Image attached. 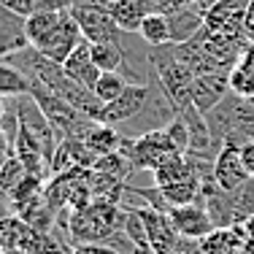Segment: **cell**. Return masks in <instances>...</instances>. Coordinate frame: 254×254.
Here are the masks:
<instances>
[{
  "instance_id": "cell-1",
  "label": "cell",
  "mask_w": 254,
  "mask_h": 254,
  "mask_svg": "<svg viewBox=\"0 0 254 254\" xmlns=\"http://www.w3.org/2000/svg\"><path fill=\"white\" fill-rule=\"evenodd\" d=\"M125 222V208L119 203L95 197L87 208L68 211L65 233L70 235L73 246L81 244H108L114 235L122 230Z\"/></svg>"
},
{
  "instance_id": "cell-2",
  "label": "cell",
  "mask_w": 254,
  "mask_h": 254,
  "mask_svg": "<svg viewBox=\"0 0 254 254\" xmlns=\"http://www.w3.org/2000/svg\"><path fill=\"white\" fill-rule=\"evenodd\" d=\"M149 60L154 65L160 89L168 98V106L173 108V114L187 111L192 106V81H195V73L173 54L171 44L149 49Z\"/></svg>"
},
{
  "instance_id": "cell-3",
  "label": "cell",
  "mask_w": 254,
  "mask_h": 254,
  "mask_svg": "<svg viewBox=\"0 0 254 254\" xmlns=\"http://www.w3.org/2000/svg\"><path fill=\"white\" fill-rule=\"evenodd\" d=\"M119 152L132 162L135 171H157V168L165 165L168 160H173V157L181 154L162 127L149 130L138 138H122Z\"/></svg>"
},
{
  "instance_id": "cell-4",
  "label": "cell",
  "mask_w": 254,
  "mask_h": 254,
  "mask_svg": "<svg viewBox=\"0 0 254 254\" xmlns=\"http://www.w3.org/2000/svg\"><path fill=\"white\" fill-rule=\"evenodd\" d=\"M70 14H73V19L81 27V35L89 44H122L125 30L114 22V16L106 8L84 3V0H76L70 5Z\"/></svg>"
},
{
  "instance_id": "cell-5",
  "label": "cell",
  "mask_w": 254,
  "mask_h": 254,
  "mask_svg": "<svg viewBox=\"0 0 254 254\" xmlns=\"http://www.w3.org/2000/svg\"><path fill=\"white\" fill-rule=\"evenodd\" d=\"M81 41H84L81 27H78V22L73 19L70 8H65V11H63V19H60V25L54 27L38 46H35V52H41L46 60H52V63L63 65L65 60L70 57V52H73L76 46L81 44Z\"/></svg>"
},
{
  "instance_id": "cell-6",
  "label": "cell",
  "mask_w": 254,
  "mask_h": 254,
  "mask_svg": "<svg viewBox=\"0 0 254 254\" xmlns=\"http://www.w3.org/2000/svg\"><path fill=\"white\" fill-rule=\"evenodd\" d=\"M149 100H152V87H149V84H127V89L117 100L103 106L98 122L111 125V127L125 125V122H130V119H135L138 114L149 106Z\"/></svg>"
},
{
  "instance_id": "cell-7",
  "label": "cell",
  "mask_w": 254,
  "mask_h": 254,
  "mask_svg": "<svg viewBox=\"0 0 254 254\" xmlns=\"http://www.w3.org/2000/svg\"><path fill=\"white\" fill-rule=\"evenodd\" d=\"M138 214H141L143 227H146L149 246H152L157 254H179V252H181L184 238L176 233L171 216L162 214V211H157V208H149V205L138 208Z\"/></svg>"
},
{
  "instance_id": "cell-8",
  "label": "cell",
  "mask_w": 254,
  "mask_h": 254,
  "mask_svg": "<svg viewBox=\"0 0 254 254\" xmlns=\"http://www.w3.org/2000/svg\"><path fill=\"white\" fill-rule=\"evenodd\" d=\"M227 95H230V70L200 73L192 81V106H195L203 117H208Z\"/></svg>"
},
{
  "instance_id": "cell-9",
  "label": "cell",
  "mask_w": 254,
  "mask_h": 254,
  "mask_svg": "<svg viewBox=\"0 0 254 254\" xmlns=\"http://www.w3.org/2000/svg\"><path fill=\"white\" fill-rule=\"evenodd\" d=\"M176 233L184 241H203L205 235L214 230V222H211L208 211H205L203 203H192V205H176V208L168 211Z\"/></svg>"
},
{
  "instance_id": "cell-10",
  "label": "cell",
  "mask_w": 254,
  "mask_h": 254,
  "mask_svg": "<svg viewBox=\"0 0 254 254\" xmlns=\"http://www.w3.org/2000/svg\"><path fill=\"white\" fill-rule=\"evenodd\" d=\"M214 179L219 181L222 190L235 192L244 184H249L252 176L244 168V160H241V149L235 146H222L214 157Z\"/></svg>"
},
{
  "instance_id": "cell-11",
  "label": "cell",
  "mask_w": 254,
  "mask_h": 254,
  "mask_svg": "<svg viewBox=\"0 0 254 254\" xmlns=\"http://www.w3.org/2000/svg\"><path fill=\"white\" fill-rule=\"evenodd\" d=\"M25 22H27L25 16L11 11L8 5H0V60H5L30 46Z\"/></svg>"
},
{
  "instance_id": "cell-12",
  "label": "cell",
  "mask_w": 254,
  "mask_h": 254,
  "mask_svg": "<svg viewBox=\"0 0 254 254\" xmlns=\"http://www.w3.org/2000/svg\"><path fill=\"white\" fill-rule=\"evenodd\" d=\"M63 70L73 78L76 84H81V87H87V89H92L95 84H98L100 70H98V65L92 63V52H89V41L87 38L70 52V57L63 63Z\"/></svg>"
},
{
  "instance_id": "cell-13",
  "label": "cell",
  "mask_w": 254,
  "mask_h": 254,
  "mask_svg": "<svg viewBox=\"0 0 254 254\" xmlns=\"http://www.w3.org/2000/svg\"><path fill=\"white\" fill-rule=\"evenodd\" d=\"M205 254H241L246 244V227L233 225V227H214L203 241H197Z\"/></svg>"
},
{
  "instance_id": "cell-14",
  "label": "cell",
  "mask_w": 254,
  "mask_h": 254,
  "mask_svg": "<svg viewBox=\"0 0 254 254\" xmlns=\"http://www.w3.org/2000/svg\"><path fill=\"white\" fill-rule=\"evenodd\" d=\"M33 89V78H30L19 65L8 63V60H0V98H22L30 95Z\"/></svg>"
},
{
  "instance_id": "cell-15",
  "label": "cell",
  "mask_w": 254,
  "mask_h": 254,
  "mask_svg": "<svg viewBox=\"0 0 254 254\" xmlns=\"http://www.w3.org/2000/svg\"><path fill=\"white\" fill-rule=\"evenodd\" d=\"M138 35L143 38V44H146L149 49H154V46H168V44H173L168 14H160V11H152V14H146V16H143V22H141V27H138Z\"/></svg>"
},
{
  "instance_id": "cell-16",
  "label": "cell",
  "mask_w": 254,
  "mask_h": 254,
  "mask_svg": "<svg viewBox=\"0 0 254 254\" xmlns=\"http://www.w3.org/2000/svg\"><path fill=\"white\" fill-rule=\"evenodd\" d=\"M108 14L114 16V22H117L125 33H138V27H141L143 16H146L149 11H146V5H143V0H114V3L108 5Z\"/></svg>"
},
{
  "instance_id": "cell-17",
  "label": "cell",
  "mask_w": 254,
  "mask_h": 254,
  "mask_svg": "<svg viewBox=\"0 0 254 254\" xmlns=\"http://www.w3.org/2000/svg\"><path fill=\"white\" fill-rule=\"evenodd\" d=\"M160 192H162V197L168 200L171 208L197 203V200H200V173H195V176H190L184 181H176V184L160 187Z\"/></svg>"
},
{
  "instance_id": "cell-18",
  "label": "cell",
  "mask_w": 254,
  "mask_h": 254,
  "mask_svg": "<svg viewBox=\"0 0 254 254\" xmlns=\"http://www.w3.org/2000/svg\"><path fill=\"white\" fill-rule=\"evenodd\" d=\"M84 143H87V149L92 152L95 157H106L111 152H119V143H122V135L117 132V127L111 125H95L92 130L87 132V138H84Z\"/></svg>"
},
{
  "instance_id": "cell-19",
  "label": "cell",
  "mask_w": 254,
  "mask_h": 254,
  "mask_svg": "<svg viewBox=\"0 0 254 254\" xmlns=\"http://www.w3.org/2000/svg\"><path fill=\"white\" fill-rule=\"evenodd\" d=\"M89 52H92V63L98 65L100 73H122V70H127L122 44H89Z\"/></svg>"
},
{
  "instance_id": "cell-20",
  "label": "cell",
  "mask_w": 254,
  "mask_h": 254,
  "mask_svg": "<svg viewBox=\"0 0 254 254\" xmlns=\"http://www.w3.org/2000/svg\"><path fill=\"white\" fill-rule=\"evenodd\" d=\"M195 173H197V168L190 162V157L179 154L173 160H168L165 165H160L157 171H152V176H154V187H168V184H176V181L195 176Z\"/></svg>"
},
{
  "instance_id": "cell-21",
  "label": "cell",
  "mask_w": 254,
  "mask_h": 254,
  "mask_svg": "<svg viewBox=\"0 0 254 254\" xmlns=\"http://www.w3.org/2000/svg\"><path fill=\"white\" fill-rule=\"evenodd\" d=\"M63 11H65V8H63ZM63 11H44V14L27 16L25 30H27V41H30V46H33V49L52 33L54 27L60 25V19H63Z\"/></svg>"
},
{
  "instance_id": "cell-22",
  "label": "cell",
  "mask_w": 254,
  "mask_h": 254,
  "mask_svg": "<svg viewBox=\"0 0 254 254\" xmlns=\"http://www.w3.org/2000/svg\"><path fill=\"white\" fill-rule=\"evenodd\" d=\"M92 171L103 173V176H111V179H117V181H127V176H130L135 168H132V162L127 160L122 152H111V154H106V157H98V160H95V165H92Z\"/></svg>"
},
{
  "instance_id": "cell-23",
  "label": "cell",
  "mask_w": 254,
  "mask_h": 254,
  "mask_svg": "<svg viewBox=\"0 0 254 254\" xmlns=\"http://www.w3.org/2000/svg\"><path fill=\"white\" fill-rule=\"evenodd\" d=\"M3 5H8L11 11H16L19 16H35V14H44V11H63L70 8L73 0H5Z\"/></svg>"
},
{
  "instance_id": "cell-24",
  "label": "cell",
  "mask_w": 254,
  "mask_h": 254,
  "mask_svg": "<svg viewBox=\"0 0 254 254\" xmlns=\"http://www.w3.org/2000/svg\"><path fill=\"white\" fill-rule=\"evenodd\" d=\"M127 78L122 76V73H100V78H98V84L92 87V92H95V98H98L103 106L106 103H111V100H117L119 95L127 89Z\"/></svg>"
},
{
  "instance_id": "cell-25",
  "label": "cell",
  "mask_w": 254,
  "mask_h": 254,
  "mask_svg": "<svg viewBox=\"0 0 254 254\" xmlns=\"http://www.w3.org/2000/svg\"><path fill=\"white\" fill-rule=\"evenodd\" d=\"M230 92L238 95V98L254 100V70L246 68V65H235L230 70Z\"/></svg>"
},
{
  "instance_id": "cell-26",
  "label": "cell",
  "mask_w": 254,
  "mask_h": 254,
  "mask_svg": "<svg viewBox=\"0 0 254 254\" xmlns=\"http://www.w3.org/2000/svg\"><path fill=\"white\" fill-rule=\"evenodd\" d=\"M25 176H27V171H25V165H22L16 157H11L8 162H5L3 168H0V195L3 197H8L11 192L16 190V187L25 181Z\"/></svg>"
},
{
  "instance_id": "cell-27",
  "label": "cell",
  "mask_w": 254,
  "mask_h": 254,
  "mask_svg": "<svg viewBox=\"0 0 254 254\" xmlns=\"http://www.w3.org/2000/svg\"><path fill=\"white\" fill-rule=\"evenodd\" d=\"M162 130L168 132V138L173 141V146H176L181 154L190 152V127H187V122L179 117V114H173V119L162 127Z\"/></svg>"
},
{
  "instance_id": "cell-28",
  "label": "cell",
  "mask_w": 254,
  "mask_h": 254,
  "mask_svg": "<svg viewBox=\"0 0 254 254\" xmlns=\"http://www.w3.org/2000/svg\"><path fill=\"white\" fill-rule=\"evenodd\" d=\"M73 254H119V252L106 244H81V246H73Z\"/></svg>"
},
{
  "instance_id": "cell-29",
  "label": "cell",
  "mask_w": 254,
  "mask_h": 254,
  "mask_svg": "<svg viewBox=\"0 0 254 254\" xmlns=\"http://www.w3.org/2000/svg\"><path fill=\"white\" fill-rule=\"evenodd\" d=\"M11 157H14V146H11V141H8V135H5L3 125H0V168H3Z\"/></svg>"
},
{
  "instance_id": "cell-30",
  "label": "cell",
  "mask_w": 254,
  "mask_h": 254,
  "mask_svg": "<svg viewBox=\"0 0 254 254\" xmlns=\"http://www.w3.org/2000/svg\"><path fill=\"white\" fill-rule=\"evenodd\" d=\"M241 160H244V168L249 171V176L254 179V141H249L246 146H241Z\"/></svg>"
},
{
  "instance_id": "cell-31",
  "label": "cell",
  "mask_w": 254,
  "mask_h": 254,
  "mask_svg": "<svg viewBox=\"0 0 254 254\" xmlns=\"http://www.w3.org/2000/svg\"><path fill=\"white\" fill-rule=\"evenodd\" d=\"M246 35L254 38V0L246 3Z\"/></svg>"
},
{
  "instance_id": "cell-32",
  "label": "cell",
  "mask_w": 254,
  "mask_h": 254,
  "mask_svg": "<svg viewBox=\"0 0 254 254\" xmlns=\"http://www.w3.org/2000/svg\"><path fill=\"white\" fill-rule=\"evenodd\" d=\"M3 114H5V103H3V98H0V119H3Z\"/></svg>"
},
{
  "instance_id": "cell-33",
  "label": "cell",
  "mask_w": 254,
  "mask_h": 254,
  "mask_svg": "<svg viewBox=\"0 0 254 254\" xmlns=\"http://www.w3.org/2000/svg\"><path fill=\"white\" fill-rule=\"evenodd\" d=\"M3 3H5V0H0V5H3Z\"/></svg>"
}]
</instances>
